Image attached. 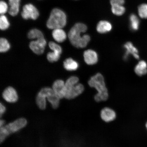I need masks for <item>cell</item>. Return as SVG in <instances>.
<instances>
[{"instance_id":"6da1fadb","label":"cell","mask_w":147,"mask_h":147,"mask_svg":"<svg viewBox=\"0 0 147 147\" xmlns=\"http://www.w3.org/2000/svg\"><path fill=\"white\" fill-rule=\"evenodd\" d=\"M87 26L84 24H75L69 31L68 37L70 42L74 47L78 48H84L87 47L90 41L89 35L84 34L82 33L86 32Z\"/></svg>"},{"instance_id":"7a4b0ae2","label":"cell","mask_w":147,"mask_h":147,"mask_svg":"<svg viewBox=\"0 0 147 147\" xmlns=\"http://www.w3.org/2000/svg\"><path fill=\"white\" fill-rule=\"evenodd\" d=\"M90 87L94 88L97 93L94 96L95 100L97 102L107 100L109 94L104 76L101 74L97 73L91 77L88 82Z\"/></svg>"},{"instance_id":"3957f363","label":"cell","mask_w":147,"mask_h":147,"mask_svg":"<svg viewBox=\"0 0 147 147\" xmlns=\"http://www.w3.org/2000/svg\"><path fill=\"white\" fill-rule=\"evenodd\" d=\"M79 79L76 76H72L67 79L65 83V93L64 98L71 100L76 98L84 91V86L79 83Z\"/></svg>"},{"instance_id":"277c9868","label":"cell","mask_w":147,"mask_h":147,"mask_svg":"<svg viewBox=\"0 0 147 147\" xmlns=\"http://www.w3.org/2000/svg\"><path fill=\"white\" fill-rule=\"evenodd\" d=\"M27 121L24 118H20L1 127L0 129V141L2 142L12 134L17 132L26 126Z\"/></svg>"},{"instance_id":"5b68a950","label":"cell","mask_w":147,"mask_h":147,"mask_svg":"<svg viewBox=\"0 0 147 147\" xmlns=\"http://www.w3.org/2000/svg\"><path fill=\"white\" fill-rule=\"evenodd\" d=\"M67 24V16L63 11L55 8L51 11L47 20V26L49 29L63 28Z\"/></svg>"},{"instance_id":"8992f818","label":"cell","mask_w":147,"mask_h":147,"mask_svg":"<svg viewBox=\"0 0 147 147\" xmlns=\"http://www.w3.org/2000/svg\"><path fill=\"white\" fill-rule=\"evenodd\" d=\"M39 13L38 9L32 4H26L23 7V10L21 16L24 19L31 18L36 20L39 16Z\"/></svg>"},{"instance_id":"52a82bcc","label":"cell","mask_w":147,"mask_h":147,"mask_svg":"<svg viewBox=\"0 0 147 147\" xmlns=\"http://www.w3.org/2000/svg\"><path fill=\"white\" fill-rule=\"evenodd\" d=\"M46 45L47 42L45 38H43L30 42L29 47L35 54L40 55L44 52Z\"/></svg>"},{"instance_id":"ba28073f","label":"cell","mask_w":147,"mask_h":147,"mask_svg":"<svg viewBox=\"0 0 147 147\" xmlns=\"http://www.w3.org/2000/svg\"><path fill=\"white\" fill-rule=\"evenodd\" d=\"M124 47L125 51L123 57V59L125 61L127 60L130 55L133 56L136 59H139L138 51L131 42H127L124 45Z\"/></svg>"},{"instance_id":"9c48e42d","label":"cell","mask_w":147,"mask_h":147,"mask_svg":"<svg viewBox=\"0 0 147 147\" xmlns=\"http://www.w3.org/2000/svg\"><path fill=\"white\" fill-rule=\"evenodd\" d=\"M52 89L54 93L60 99L65 97V83L62 80H57L53 84Z\"/></svg>"},{"instance_id":"30bf717a","label":"cell","mask_w":147,"mask_h":147,"mask_svg":"<svg viewBox=\"0 0 147 147\" xmlns=\"http://www.w3.org/2000/svg\"><path fill=\"white\" fill-rule=\"evenodd\" d=\"M2 95L3 98L9 102L14 103L18 100L17 92L11 87L7 88L3 91Z\"/></svg>"},{"instance_id":"8fae6325","label":"cell","mask_w":147,"mask_h":147,"mask_svg":"<svg viewBox=\"0 0 147 147\" xmlns=\"http://www.w3.org/2000/svg\"><path fill=\"white\" fill-rule=\"evenodd\" d=\"M84 61L89 65H93L98 61V55L96 51L89 49L84 51L83 54Z\"/></svg>"},{"instance_id":"7c38bea8","label":"cell","mask_w":147,"mask_h":147,"mask_svg":"<svg viewBox=\"0 0 147 147\" xmlns=\"http://www.w3.org/2000/svg\"><path fill=\"white\" fill-rule=\"evenodd\" d=\"M101 118L105 122H109L115 120L116 114L114 110L108 107L102 109L100 112Z\"/></svg>"},{"instance_id":"4fadbf2b","label":"cell","mask_w":147,"mask_h":147,"mask_svg":"<svg viewBox=\"0 0 147 147\" xmlns=\"http://www.w3.org/2000/svg\"><path fill=\"white\" fill-rule=\"evenodd\" d=\"M112 29V25L109 22L101 21L97 24L96 30L100 34H105L110 32Z\"/></svg>"},{"instance_id":"5bb4252c","label":"cell","mask_w":147,"mask_h":147,"mask_svg":"<svg viewBox=\"0 0 147 147\" xmlns=\"http://www.w3.org/2000/svg\"><path fill=\"white\" fill-rule=\"evenodd\" d=\"M52 36L55 41L59 43L64 42L67 38V34L62 28L54 29L52 32Z\"/></svg>"},{"instance_id":"9a60e30c","label":"cell","mask_w":147,"mask_h":147,"mask_svg":"<svg viewBox=\"0 0 147 147\" xmlns=\"http://www.w3.org/2000/svg\"><path fill=\"white\" fill-rule=\"evenodd\" d=\"M79 66L78 62L70 58L67 59L63 62L64 67L68 71H76Z\"/></svg>"},{"instance_id":"2e32d148","label":"cell","mask_w":147,"mask_h":147,"mask_svg":"<svg viewBox=\"0 0 147 147\" xmlns=\"http://www.w3.org/2000/svg\"><path fill=\"white\" fill-rule=\"evenodd\" d=\"M135 72L139 76H142L147 73V64L144 60H141L137 64L134 69Z\"/></svg>"},{"instance_id":"e0dca14e","label":"cell","mask_w":147,"mask_h":147,"mask_svg":"<svg viewBox=\"0 0 147 147\" xmlns=\"http://www.w3.org/2000/svg\"><path fill=\"white\" fill-rule=\"evenodd\" d=\"M20 0H9L10 8L9 13L11 16H14L18 14L19 11Z\"/></svg>"},{"instance_id":"ac0fdd59","label":"cell","mask_w":147,"mask_h":147,"mask_svg":"<svg viewBox=\"0 0 147 147\" xmlns=\"http://www.w3.org/2000/svg\"><path fill=\"white\" fill-rule=\"evenodd\" d=\"M47 100L50 103L52 107L57 109L59 106L60 98L53 91L47 97Z\"/></svg>"},{"instance_id":"d6986e66","label":"cell","mask_w":147,"mask_h":147,"mask_svg":"<svg viewBox=\"0 0 147 147\" xmlns=\"http://www.w3.org/2000/svg\"><path fill=\"white\" fill-rule=\"evenodd\" d=\"M46 98L47 97L45 96L38 93L36 97V102L37 105L40 109L44 110L45 109L47 106Z\"/></svg>"},{"instance_id":"ffe728a7","label":"cell","mask_w":147,"mask_h":147,"mask_svg":"<svg viewBox=\"0 0 147 147\" xmlns=\"http://www.w3.org/2000/svg\"><path fill=\"white\" fill-rule=\"evenodd\" d=\"M130 27L132 30L136 31L139 28L140 21L138 18L134 14L130 16Z\"/></svg>"},{"instance_id":"44dd1931","label":"cell","mask_w":147,"mask_h":147,"mask_svg":"<svg viewBox=\"0 0 147 147\" xmlns=\"http://www.w3.org/2000/svg\"><path fill=\"white\" fill-rule=\"evenodd\" d=\"M28 37L29 39H36L44 38L43 33L41 31L36 29L31 30L28 34Z\"/></svg>"},{"instance_id":"7402d4cb","label":"cell","mask_w":147,"mask_h":147,"mask_svg":"<svg viewBox=\"0 0 147 147\" xmlns=\"http://www.w3.org/2000/svg\"><path fill=\"white\" fill-rule=\"evenodd\" d=\"M111 10L113 13L117 16L123 14L125 11V8L122 5H111Z\"/></svg>"},{"instance_id":"603a6c76","label":"cell","mask_w":147,"mask_h":147,"mask_svg":"<svg viewBox=\"0 0 147 147\" xmlns=\"http://www.w3.org/2000/svg\"><path fill=\"white\" fill-rule=\"evenodd\" d=\"M10 45L8 40L4 38H1L0 39V52L5 53L10 49Z\"/></svg>"},{"instance_id":"cb8c5ba5","label":"cell","mask_w":147,"mask_h":147,"mask_svg":"<svg viewBox=\"0 0 147 147\" xmlns=\"http://www.w3.org/2000/svg\"><path fill=\"white\" fill-rule=\"evenodd\" d=\"M10 25L8 19L4 15H1L0 17V28L4 30L8 29Z\"/></svg>"},{"instance_id":"d4e9b609","label":"cell","mask_w":147,"mask_h":147,"mask_svg":"<svg viewBox=\"0 0 147 147\" xmlns=\"http://www.w3.org/2000/svg\"><path fill=\"white\" fill-rule=\"evenodd\" d=\"M139 15L141 18H147V4H142L140 5L138 9Z\"/></svg>"},{"instance_id":"484cf974","label":"cell","mask_w":147,"mask_h":147,"mask_svg":"<svg viewBox=\"0 0 147 147\" xmlns=\"http://www.w3.org/2000/svg\"><path fill=\"white\" fill-rule=\"evenodd\" d=\"M60 54L54 52H49L47 56V59L49 62L53 63L56 62L59 59Z\"/></svg>"},{"instance_id":"4316f807","label":"cell","mask_w":147,"mask_h":147,"mask_svg":"<svg viewBox=\"0 0 147 147\" xmlns=\"http://www.w3.org/2000/svg\"><path fill=\"white\" fill-rule=\"evenodd\" d=\"M49 48L53 51L60 55L61 54L62 49L60 45L52 41L49 42Z\"/></svg>"},{"instance_id":"83f0119b","label":"cell","mask_w":147,"mask_h":147,"mask_svg":"<svg viewBox=\"0 0 147 147\" xmlns=\"http://www.w3.org/2000/svg\"><path fill=\"white\" fill-rule=\"evenodd\" d=\"M8 10V5L3 1H1L0 2V13L3 15L6 13Z\"/></svg>"},{"instance_id":"f1b7e54d","label":"cell","mask_w":147,"mask_h":147,"mask_svg":"<svg viewBox=\"0 0 147 147\" xmlns=\"http://www.w3.org/2000/svg\"><path fill=\"white\" fill-rule=\"evenodd\" d=\"M111 5H122L125 3L124 0H111L110 1Z\"/></svg>"},{"instance_id":"f546056e","label":"cell","mask_w":147,"mask_h":147,"mask_svg":"<svg viewBox=\"0 0 147 147\" xmlns=\"http://www.w3.org/2000/svg\"><path fill=\"white\" fill-rule=\"evenodd\" d=\"M5 110H6V108L5 106L1 103L0 104V115H1V117L5 113Z\"/></svg>"},{"instance_id":"4dcf8cb0","label":"cell","mask_w":147,"mask_h":147,"mask_svg":"<svg viewBox=\"0 0 147 147\" xmlns=\"http://www.w3.org/2000/svg\"><path fill=\"white\" fill-rule=\"evenodd\" d=\"M5 123V122L4 120H3V119H1V122H0V125H1V127L4 126V125Z\"/></svg>"},{"instance_id":"1f68e13d","label":"cell","mask_w":147,"mask_h":147,"mask_svg":"<svg viewBox=\"0 0 147 147\" xmlns=\"http://www.w3.org/2000/svg\"><path fill=\"white\" fill-rule=\"evenodd\" d=\"M146 129H147V122L146 123Z\"/></svg>"}]
</instances>
